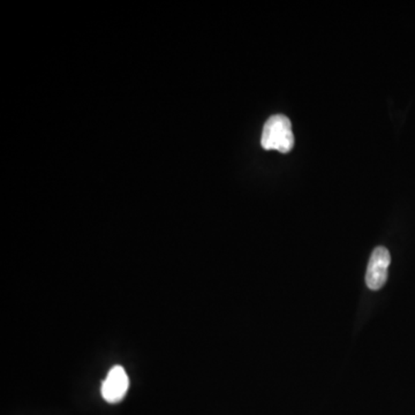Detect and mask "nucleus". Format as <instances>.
<instances>
[{"label":"nucleus","instance_id":"obj_2","mask_svg":"<svg viewBox=\"0 0 415 415\" xmlns=\"http://www.w3.org/2000/svg\"><path fill=\"white\" fill-rule=\"evenodd\" d=\"M390 262V253L387 248L377 247L373 251L366 273L367 286L373 291H377L387 283Z\"/></svg>","mask_w":415,"mask_h":415},{"label":"nucleus","instance_id":"obj_3","mask_svg":"<svg viewBox=\"0 0 415 415\" xmlns=\"http://www.w3.org/2000/svg\"><path fill=\"white\" fill-rule=\"evenodd\" d=\"M128 387L130 380L125 369L120 366L113 367L103 382V398L110 404L119 403L126 396Z\"/></svg>","mask_w":415,"mask_h":415},{"label":"nucleus","instance_id":"obj_1","mask_svg":"<svg viewBox=\"0 0 415 415\" xmlns=\"http://www.w3.org/2000/svg\"><path fill=\"white\" fill-rule=\"evenodd\" d=\"M261 144L266 150H278L283 154L291 152L295 147V135L290 119L283 115L270 117L264 124Z\"/></svg>","mask_w":415,"mask_h":415}]
</instances>
